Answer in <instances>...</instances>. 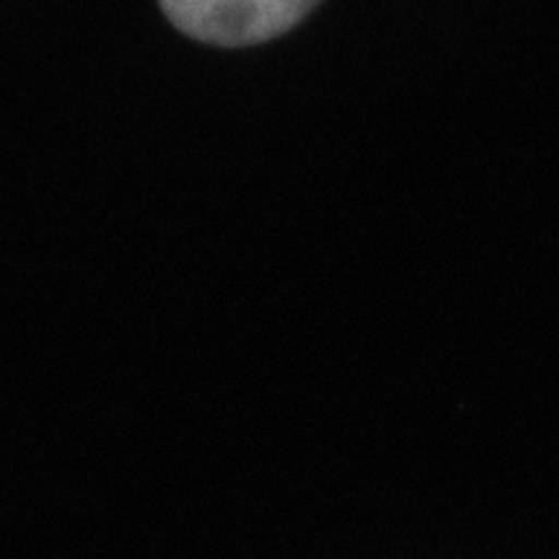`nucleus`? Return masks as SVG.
Segmentation results:
<instances>
[{"mask_svg":"<svg viewBox=\"0 0 559 559\" xmlns=\"http://www.w3.org/2000/svg\"><path fill=\"white\" fill-rule=\"evenodd\" d=\"M319 0H160L177 29L221 47L260 45L288 32Z\"/></svg>","mask_w":559,"mask_h":559,"instance_id":"obj_1","label":"nucleus"}]
</instances>
